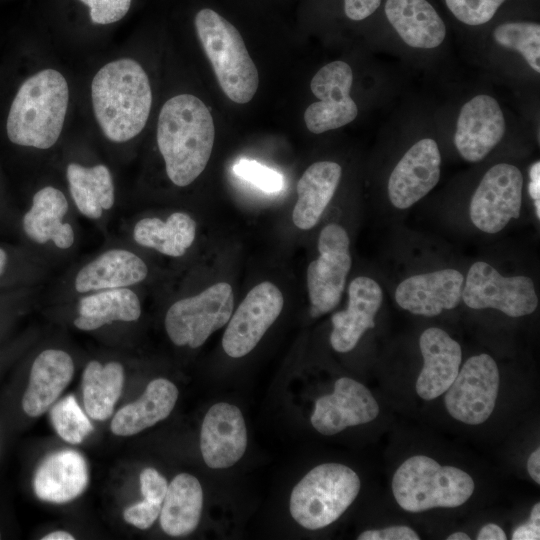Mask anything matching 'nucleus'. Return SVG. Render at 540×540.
I'll use <instances>...</instances> for the list:
<instances>
[{
  "label": "nucleus",
  "mask_w": 540,
  "mask_h": 540,
  "mask_svg": "<svg viewBox=\"0 0 540 540\" xmlns=\"http://www.w3.org/2000/svg\"><path fill=\"white\" fill-rule=\"evenodd\" d=\"M214 139L213 117L198 97L179 94L164 103L158 117L157 145L174 185L188 186L200 176Z\"/></svg>",
  "instance_id": "f257e3e1"
},
{
  "label": "nucleus",
  "mask_w": 540,
  "mask_h": 540,
  "mask_svg": "<svg viewBox=\"0 0 540 540\" xmlns=\"http://www.w3.org/2000/svg\"><path fill=\"white\" fill-rule=\"evenodd\" d=\"M95 117L104 135L122 143L145 127L152 105L148 76L133 59L109 62L96 73L91 84Z\"/></svg>",
  "instance_id": "f03ea898"
},
{
  "label": "nucleus",
  "mask_w": 540,
  "mask_h": 540,
  "mask_svg": "<svg viewBox=\"0 0 540 540\" xmlns=\"http://www.w3.org/2000/svg\"><path fill=\"white\" fill-rule=\"evenodd\" d=\"M69 89L64 76L45 69L20 86L9 110L6 130L17 145L51 148L58 140L68 108Z\"/></svg>",
  "instance_id": "7ed1b4c3"
},
{
  "label": "nucleus",
  "mask_w": 540,
  "mask_h": 540,
  "mask_svg": "<svg viewBox=\"0 0 540 540\" xmlns=\"http://www.w3.org/2000/svg\"><path fill=\"white\" fill-rule=\"evenodd\" d=\"M193 21L222 91L235 103L251 101L259 86V74L239 29L211 6L198 9Z\"/></svg>",
  "instance_id": "20e7f679"
},
{
  "label": "nucleus",
  "mask_w": 540,
  "mask_h": 540,
  "mask_svg": "<svg viewBox=\"0 0 540 540\" xmlns=\"http://www.w3.org/2000/svg\"><path fill=\"white\" fill-rule=\"evenodd\" d=\"M391 486L396 502L408 512L461 506L475 489L467 472L455 466H442L425 455L405 460L394 473Z\"/></svg>",
  "instance_id": "39448f33"
},
{
  "label": "nucleus",
  "mask_w": 540,
  "mask_h": 540,
  "mask_svg": "<svg viewBox=\"0 0 540 540\" xmlns=\"http://www.w3.org/2000/svg\"><path fill=\"white\" fill-rule=\"evenodd\" d=\"M355 471L339 463H324L310 470L293 488L290 513L309 530L324 528L336 521L360 491Z\"/></svg>",
  "instance_id": "423d86ee"
},
{
  "label": "nucleus",
  "mask_w": 540,
  "mask_h": 540,
  "mask_svg": "<svg viewBox=\"0 0 540 540\" xmlns=\"http://www.w3.org/2000/svg\"><path fill=\"white\" fill-rule=\"evenodd\" d=\"M233 307L231 285L216 283L199 294L174 302L165 315V330L173 344L198 348L228 323Z\"/></svg>",
  "instance_id": "0eeeda50"
},
{
  "label": "nucleus",
  "mask_w": 540,
  "mask_h": 540,
  "mask_svg": "<svg viewBox=\"0 0 540 540\" xmlns=\"http://www.w3.org/2000/svg\"><path fill=\"white\" fill-rule=\"evenodd\" d=\"M346 230L338 224H328L318 238L319 257L307 268V288L310 314L319 317L333 310L340 302L352 259Z\"/></svg>",
  "instance_id": "6e6552de"
},
{
  "label": "nucleus",
  "mask_w": 540,
  "mask_h": 540,
  "mask_svg": "<svg viewBox=\"0 0 540 540\" xmlns=\"http://www.w3.org/2000/svg\"><path fill=\"white\" fill-rule=\"evenodd\" d=\"M462 300L469 308H493L510 317L529 315L538 306L531 278L502 276L484 261H477L470 267L462 290Z\"/></svg>",
  "instance_id": "1a4fd4ad"
},
{
  "label": "nucleus",
  "mask_w": 540,
  "mask_h": 540,
  "mask_svg": "<svg viewBox=\"0 0 540 540\" xmlns=\"http://www.w3.org/2000/svg\"><path fill=\"white\" fill-rule=\"evenodd\" d=\"M499 370L488 354L470 357L446 390L444 402L456 420L479 425L492 414L499 389Z\"/></svg>",
  "instance_id": "9d476101"
},
{
  "label": "nucleus",
  "mask_w": 540,
  "mask_h": 540,
  "mask_svg": "<svg viewBox=\"0 0 540 540\" xmlns=\"http://www.w3.org/2000/svg\"><path fill=\"white\" fill-rule=\"evenodd\" d=\"M523 176L508 163L492 166L481 179L470 202V219L482 232L494 234L520 216Z\"/></svg>",
  "instance_id": "9b49d317"
},
{
  "label": "nucleus",
  "mask_w": 540,
  "mask_h": 540,
  "mask_svg": "<svg viewBox=\"0 0 540 540\" xmlns=\"http://www.w3.org/2000/svg\"><path fill=\"white\" fill-rule=\"evenodd\" d=\"M353 73L349 64L337 60L320 68L313 76L310 88L319 100L304 112L307 129L314 134L334 130L351 123L358 107L350 96Z\"/></svg>",
  "instance_id": "f8f14e48"
},
{
  "label": "nucleus",
  "mask_w": 540,
  "mask_h": 540,
  "mask_svg": "<svg viewBox=\"0 0 540 540\" xmlns=\"http://www.w3.org/2000/svg\"><path fill=\"white\" fill-rule=\"evenodd\" d=\"M284 298L276 285L254 286L230 317L222 338L225 353L240 358L251 352L280 315Z\"/></svg>",
  "instance_id": "ddd939ff"
},
{
  "label": "nucleus",
  "mask_w": 540,
  "mask_h": 540,
  "mask_svg": "<svg viewBox=\"0 0 540 540\" xmlns=\"http://www.w3.org/2000/svg\"><path fill=\"white\" fill-rule=\"evenodd\" d=\"M378 414L379 405L372 393L362 383L341 377L332 394L316 400L311 424L323 435H334L347 427L369 423Z\"/></svg>",
  "instance_id": "4468645a"
},
{
  "label": "nucleus",
  "mask_w": 540,
  "mask_h": 540,
  "mask_svg": "<svg viewBox=\"0 0 540 540\" xmlns=\"http://www.w3.org/2000/svg\"><path fill=\"white\" fill-rule=\"evenodd\" d=\"M505 129L504 114L497 100L480 94L462 106L454 144L464 160L479 162L502 140Z\"/></svg>",
  "instance_id": "2eb2a0df"
},
{
  "label": "nucleus",
  "mask_w": 540,
  "mask_h": 540,
  "mask_svg": "<svg viewBox=\"0 0 540 540\" xmlns=\"http://www.w3.org/2000/svg\"><path fill=\"white\" fill-rule=\"evenodd\" d=\"M441 155L431 138L416 142L392 170L388 197L398 209H407L426 196L440 179Z\"/></svg>",
  "instance_id": "dca6fc26"
},
{
  "label": "nucleus",
  "mask_w": 540,
  "mask_h": 540,
  "mask_svg": "<svg viewBox=\"0 0 540 540\" xmlns=\"http://www.w3.org/2000/svg\"><path fill=\"white\" fill-rule=\"evenodd\" d=\"M246 447L247 430L240 409L225 402L211 406L200 433L205 464L212 469L231 467L242 458Z\"/></svg>",
  "instance_id": "f3484780"
},
{
  "label": "nucleus",
  "mask_w": 540,
  "mask_h": 540,
  "mask_svg": "<svg viewBox=\"0 0 540 540\" xmlns=\"http://www.w3.org/2000/svg\"><path fill=\"white\" fill-rule=\"evenodd\" d=\"M69 202L65 194L53 186L38 190L29 210L22 218V229L36 245L57 251L71 249L76 241L75 228L68 219Z\"/></svg>",
  "instance_id": "a211bd4d"
},
{
  "label": "nucleus",
  "mask_w": 540,
  "mask_h": 540,
  "mask_svg": "<svg viewBox=\"0 0 540 540\" xmlns=\"http://www.w3.org/2000/svg\"><path fill=\"white\" fill-rule=\"evenodd\" d=\"M149 274L146 262L124 247L106 249L84 263L73 275L71 286L80 295L131 288L142 283Z\"/></svg>",
  "instance_id": "6ab92c4d"
},
{
  "label": "nucleus",
  "mask_w": 540,
  "mask_h": 540,
  "mask_svg": "<svg viewBox=\"0 0 540 540\" xmlns=\"http://www.w3.org/2000/svg\"><path fill=\"white\" fill-rule=\"evenodd\" d=\"M463 283L462 273L451 268L417 274L397 286L395 300L412 314L432 317L459 305Z\"/></svg>",
  "instance_id": "aec40b11"
},
{
  "label": "nucleus",
  "mask_w": 540,
  "mask_h": 540,
  "mask_svg": "<svg viewBox=\"0 0 540 540\" xmlns=\"http://www.w3.org/2000/svg\"><path fill=\"white\" fill-rule=\"evenodd\" d=\"M383 302L379 284L370 277L355 278L348 288V305L332 315L330 343L337 352L355 348L363 334L375 327V316Z\"/></svg>",
  "instance_id": "412c9836"
},
{
  "label": "nucleus",
  "mask_w": 540,
  "mask_h": 540,
  "mask_svg": "<svg viewBox=\"0 0 540 540\" xmlns=\"http://www.w3.org/2000/svg\"><path fill=\"white\" fill-rule=\"evenodd\" d=\"M423 367L416 381L419 397L432 400L449 388L456 378L462 360L459 343L444 330L430 327L419 339Z\"/></svg>",
  "instance_id": "4be33fe9"
},
{
  "label": "nucleus",
  "mask_w": 540,
  "mask_h": 540,
  "mask_svg": "<svg viewBox=\"0 0 540 540\" xmlns=\"http://www.w3.org/2000/svg\"><path fill=\"white\" fill-rule=\"evenodd\" d=\"M88 483V468L77 451L65 449L47 456L37 467L33 488L46 502L67 503L80 496Z\"/></svg>",
  "instance_id": "5701e85b"
},
{
  "label": "nucleus",
  "mask_w": 540,
  "mask_h": 540,
  "mask_svg": "<svg viewBox=\"0 0 540 540\" xmlns=\"http://www.w3.org/2000/svg\"><path fill=\"white\" fill-rule=\"evenodd\" d=\"M74 374L72 357L64 350L45 349L34 359L22 408L30 417L43 414L58 399Z\"/></svg>",
  "instance_id": "b1692460"
},
{
  "label": "nucleus",
  "mask_w": 540,
  "mask_h": 540,
  "mask_svg": "<svg viewBox=\"0 0 540 540\" xmlns=\"http://www.w3.org/2000/svg\"><path fill=\"white\" fill-rule=\"evenodd\" d=\"M385 15L408 46L432 49L446 37L444 21L427 0H386Z\"/></svg>",
  "instance_id": "393cba45"
},
{
  "label": "nucleus",
  "mask_w": 540,
  "mask_h": 540,
  "mask_svg": "<svg viewBox=\"0 0 540 540\" xmlns=\"http://www.w3.org/2000/svg\"><path fill=\"white\" fill-rule=\"evenodd\" d=\"M178 398V389L165 378H156L146 387L136 401L119 409L113 417L110 429L118 436L135 435L166 419Z\"/></svg>",
  "instance_id": "a878e982"
},
{
  "label": "nucleus",
  "mask_w": 540,
  "mask_h": 540,
  "mask_svg": "<svg viewBox=\"0 0 540 540\" xmlns=\"http://www.w3.org/2000/svg\"><path fill=\"white\" fill-rule=\"evenodd\" d=\"M342 175L341 166L332 161L311 164L297 183L298 199L292 219L302 230L313 228L322 216L338 187Z\"/></svg>",
  "instance_id": "bb28decb"
},
{
  "label": "nucleus",
  "mask_w": 540,
  "mask_h": 540,
  "mask_svg": "<svg viewBox=\"0 0 540 540\" xmlns=\"http://www.w3.org/2000/svg\"><path fill=\"white\" fill-rule=\"evenodd\" d=\"M76 312L74 326L82 331H94L114 322L136 321L142 307L132 288H116L80 295Z\"/></svg>",
  "instance_id": "cd10ccee"
},
{
  "label": "nucleus",
  "mask_w": 540,
  "mask_h": 540,
  "mask_svg": "<svg viewBox=\"0 0 540 540\" xmlns=\"http://www.w3.org/2000/svg\"><path fill=\"white\" fill-rule=\"evenodd\" d=\"M66 178L72 201L82 216L96 221L113 208L115 187L107 166L70 163Z\"/></svg>",
  "instance_id": "c85d7f7f"
},
{
  "label": "nucleus",
  "mask_w": 540,
  "mask_h": 540,
  "mask_svg": "<svg viewBox=\"0 0 540 540\" xmlns=\"http://www.w3.org/2000/svg\"><path fill=\"white\" fill-rule=\"evenodd\" d=\"M203 507V490L191 474L180 473L168 485L160 511L162 530L174 537L192 533L198 526Z\"/></svg>",
  "instance_id": "c756f323"
},
{
  "label": "nucleus",
  "mask_w": 540,
  "mask_h": 540,
  "mask_svg": "<svg viewBox=\"0 0 540 540\" xmlns=\"http://www.w3.org/2000/svg\"><path fill=\"white\" fill-rule=\"evenodd\" d=\"M196 222L184 212H173L166 220L145 217L138 220L132 229L134 242L142 247L154 249L170 256L184 255L196 237Z\"/></svg>",
  "instance_id": "7c9ffc66"
},
{
  "label": "nucleus",
  "mask_w": 540,
  "mask_h": 540,
  "mask_svg": "<svg viewBox=\"0 0 540 540\" xmlns=\"http://www.w3.org/2000/svg\"><path fill=\"white\" fill-rule=\"evenodd\" d=\"M125 375L123 366L116 361L101 364L97 360L87 363L82 375V393L86 414L97 421L108 419L119 399Z\"/></svg>",
  "instance_id": "2f4dec72"
},
{
  "label": "nucleus",
  "mask_w": 540,
  "mask_h": 540,
  "mask_svg": "<svg viewBox=\"0 0 540 540\" xmlns=\"http://www.w3.org/2000/svg\"><path fill=\"white\" fill-rule=\"evenodd\" d=\"M493 38L500 46L520 53L535 72H540L539 23L505 22L494 29Z\"/></svg>",
  "instance_id": "473e14b6"
},
{
  "label": "nucleus",
  "mask_w": 540,
  "mask_h": 540,
  "mask_svg": "<svg viewBox=\"0 0 540 540\" xmlns=\"http://www.w3.org/2000/svg\"><path fill=\"white\" fill-rule=\"evenodd\" d=\"M50 417L57 434L70 444L81 443L93 431L88 415L72 395L56 403L50 411Z\"/></svg>",
  "instance_id": "72a5a7b5"
},
{
  "label": "nucleus",
  "mask_w": 540,
  "mask_h": 540,
  "mask_svg": "<svg viewBox=\"0 0 540 540\" xmlns=\"http://www.w3.org/2000/svg\"><path fill=\"white\" fill-rule=\"evenodd\" d=\"M506 0H445L447 8L460 22L478 26L489 22Z\"/></svg>",
  "instance_id": "f704fd0d"
},
{
  "label": "nucleus",
  "mask_w": 540,
  "mask_h": 540,
  "mask_svg": "<svg viewBox=\"0 0 540 540\" xmlns=\"http://www.w3.org/2000/svg\"><path fill=\"white\" fill-rule=\"evenodd\" d=\"M234 173L268 193L278 192L283 187L282 175L255 160L239 159L233 165Z\"/></svg>",
  "instance_id": "c9c22d12"
},
{
  "label": "nucleus",
  "mask_w": 540,
  "mask_h": 540,
  "mask_svg": "<svg viewBox=\"0 0 540 540\" xmlns=\"http://www.w3.org/2000/svg\"><path fill=\"white\" fill-rule=\"evenodd\" d=\"M90 9L95 24H111L122 19L131 7L132 0H80Z\"/></svg>",
  "instance_id": "e433bc0d"
},
{
  "label": "nucleus",
  "mask_w": 540,
  "mask_h": 540,
  "mask_svg": "<svg viewBox=\"0 0 540 540\" xmlns=\"http://www.w3.org/2000/svg\"><path fill=\"white\" fill-rule=\"evenodd\" d=\"M161 507V504L144 499L127 507L123 512V518L127 523L144 530L151 527L158 518Z\"/></svg>",
  "instance_id": "4c0bfd02"
},
{
  "label": "nucleus",
  "mask_w": 540,
  "mask_h": 540,
  "mask_svg": "<svg viewBox=\"0 0 540 540\" xmlns=\"http://www.w3.org/2000/svg\"><path fill=\"white\" fill-rule=\"evenodd\" d=\"M167 488V480L156 469L148 467L141 472L140 489L144 499L162 505Z\"/></svg>",
  "instance_id": "58836bf2"
},
{
  "label": "nucleus",
  "mask_w": 540,
  "mask_h": 540,
  "mask_svg": "<svg viewBox=\"0 0 540 540\" xmlns=\"http://www.w3.org/2000/svg\"><path fill=\"white\" fill-rule=\"evenodd\" d=\"M358 540H419V535L408 526H390L383 529L366 530Z\"/></svg>",
  "instance_id": "ea45409f"
},
{
  "label": "nucleus",
  "mask_w": 540,
  "mask_h": 540,
  "mask_svg": "<svg viewBox=\"0 0 540 540\" xmlns=\"http://www.w3.org/2000/svg\"><path fill=\"white\" fill-rule=\"evenodd\" d=\"M382 0H343V12L352 21L370 17L380 7Z\"/></svg>",
  "instance_id": "a19ab883"
},
{
  "label": "nucleus",
  "mask_w": 540,
  "mask_h": 540,
  "mask_svg": "<svg viewBox=\"0 0 540 540\" xmlns=\"http://www.w3.org/2000/svg\"><path fill=\"white\" fill-rule=\"evenodd\" d=\"M513 540H538L540 539V503L532 507L529 521L517 527L513 534Z\"/></svg>",
  "instance_id": "79ce46f5"
},
{
  "label": "nucleus",
  "mask_w": 540,
  "mask_h": 540,
  "mask_svg": "<svg viewBox=\"0 0 540 540\" xmlns=\"http://www.w3.org/2000/svg\"><path fill=\"white\" fill-rule=\"evenodd\" d=\"M529 194L534 201L537 219H540V163L537 161L530 169Z\"/></svg>",
  "instance_id": "37998d69"
},
{
  "label": "nucleus",
  "mask_w": 540,
  "mask_h": 540,
  "mask_svg": "<svg viewBox=\"0 0 540 540\" xmlns=\"http://www.w3.org/2000/svg\"><path fill=\"white\" fill-rule=\"evenodd\" d=\"M477 540H506L507 536L503 529L494 524L488 523L484 525L477 534Z\"/></svg>",
  "instance_id": "c03bdc74"
},
{
  "label": "nucleus",
  "mask_w": 540,
  "mask_h": 540,
  "mask_svg": "<svg viewBox=\"0 0 540 540\" xmlns=\"http://www.w3.org/2000/svg\"><path fill=\"white\" fill-rule=\"evenodd\" d=\"M527 471L530 477L540 484V449L534 450L527 460Z\"/></svg>",
  "instance_id": "a18cd8bd"
},
{
  "label": "nucleus",
  "mask_w": 540,
  "mask_h": 540,
  "mask_svg": "<svg viewBox=\"0 0 540 540\" xmlns=\"http://www.w3.org/2000/svg\"><path fill=\"white\" fill-rule=\"evenodd\" d=\"M41 539L42 540H74L75 537L66 531L57 530L49 534H46Z\"/></svg>",
  "instance_id": "49530a36"
},
{
  "label": "nucleus",
  "mask_w": 540,
  "mask_h": 540,
  "mask_svg": "<svg viewBox=\"0 0 540 540\" xmlns=\"http://www.w3.org/2000/svg\"><path fill=\"white\" fill-rule=\"evenodd\" d=\"M8 263V255L6 251L0 247V277L4 274Z\"/></svg>",
  "instance_id": "de8ad7c7"
},
{
  "label": "nucleus",
  "mask_w": 540,
  "mask_h": 540,
  "mask_svg": "<svg viewBox=\"0 0 540 540\" xmlns=\"http://www.w3.org/2000/svg\"><path fill=\"white\" fill-rule=\"evenodd\" d=\"M447 540H470V536L464 532H455L447 536Z\"/></svg>",
  "instance_id": "09e8293b"
},
{
  "label": "nucleus",
  "mask_w": 540,
  "mask_h": 540,
  "mask_svg": "<svg viewBox=\"0 0 540 540\" xmlns=\"http://www.w3.org/2000/svg\"><path fill=\"white\" fill-rule=\"evenodd\" d=\"M0 539H1V533H0Z\"/></svg>",
  "instance_id": "8fccbe9b"
}]
</instances>
